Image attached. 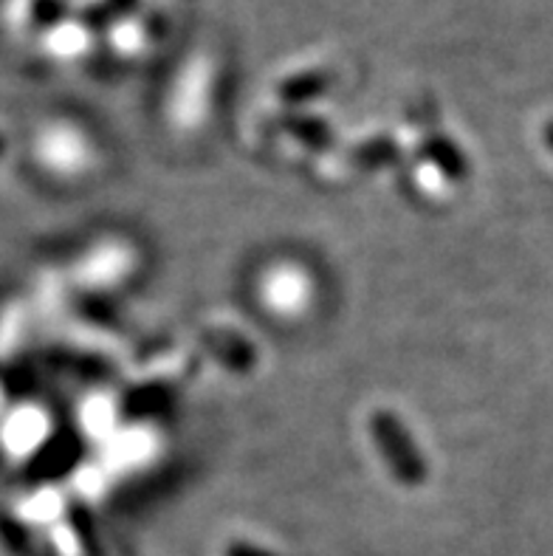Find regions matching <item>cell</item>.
<instances>
[{
	"instance_id": "1",
	"label": "cell",
	"mask_w": 553,
	"mask_h": 556,
	"mask_svg": "<svg viewBox=\"0 0 553 556\" xmlns=\"http://www.w3.org/2000/svg\"><path fill=\"white\" fill-rule=\"evenodd\" d=\"M65 3L63 0H35V21L37 23H56L63 17Z\"/></svg>"
}]
</instances>
